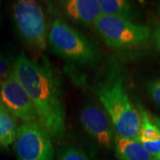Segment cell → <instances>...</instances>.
<instances>
[{
	"instance_id": "7c38bea8",
	"label": "cell",
	"mask_w": 160,
	"mask_h": 160,
	"mask_svg": "<svg viewBox=\"0 0 160 160\" xmlns=\"http://www.w3.org/2000/svg\"><path fill=\"white\" fill-rule=\"evenodd\" d=\"M18 120L0 102V148L8 149L13 145L18 128Z\"/></svg>"
},
{
	"instance_id": "5bb4252c",
	"label": "cell",
	"mask_w": 160,
	"mask_h": 160,
	"mask_svg": "<svg viewBox=\"0 0 160 160\" xmlns=\"http://www.w3.org/2000/svg\"><path fill=\"white\" fill-rule=\"evenodd\" d=\"M58 160H90L87 155L82 149L75 148V147H68L63 149L60 154Z\"/></svg>"
},
{
	"instance_id": "2e32d148",
	"label": "cell",
	"mask_w": 160,
	"mask_h": 160,
	"mask_svg": "<svg viewBox=\"0 0 160 160\" xmlns=\"http://www.w3.org/2000/svg\"><path fill=\"white\" fill-rule=\"evenodd\" d=\"M12 72V67H10L8 62L0 54V82L6 79Z\"/></svg>"
},
{
	"instance_id": "ffe728a7",
	"label": "cell",
	"mask_w": 160,
	"mask_h": 160,
	"mask_svg": "<svg viewBox=\"0 0 160 160\" xmlns=\"http://www.w3.org/2000/svg\"><path fill=\"white\" fill-rule=\"evenodd\" d=\"M0 5H1V2H0Z\"/></svg>"
},
{
	"instance_id": "9c48e42d",
	"label": "cell",
	"mask_w": 160,
	"mask_h": 160,
	"mask_svg": "<svg viewBox=\"0 0 160 160\" xmlns=\"http://www.w3.org/2000/svg\"><path fill=\"white\" fill-rule=\"evenodd\" d=\"M141 115V128L138 141L152 158H160V118L154 117L144 109L138 106Z\"/></svg>"
},
{
	"instance_id": "30bf717a",
	"label": "cell",
	"mask_w": 160,
	"mask_h": 160,
	"mask_svg": "<svg viewBox=\"0 0 160 160\" xmlns=\"http://www.w3.org/2000/svg\"><path fill=\"white\" fill-rule=\"evenodd\" d=\"M62 5L67 16L83 24H93L102 14L98 0H67Z\"/></svg>"
},
{
	"instance_id": "4fadbf2b",
	"label": "cell",
	"mask_w": 160,
	"mask_h": 160,
	"mask_svg": "<svg viewBox=\"0 0 160 160\" xmlns=\"http://www.w3.org/2000/svg\"><path fill=\"white\" fill-rule=\"evenodd\" d=\"M101 13L107 16L132 20L131 3L126 0H98Z\"/></svg>"
},
{
	"instance_id": "6da1fadb",
	"label": "cell",
	"mask_w": 160,
	"mask_h": 160,
	"mask_svg": "<svg viewBox=\"0 0 160 160\" xmlns=\"http://www.w3.org/2000/svg\"><path fill=\"white\" fill-rule=\"evenodd\" d=\"M12 71L33 103L40 126L52 137L62 138L66 130L62 92L57 73L47 59L39 63L22 52Z\"/></svg>"
},
{
	"instance_id": "277c9868",
	"label": "cell",
	"mask_w": 160,
	"mask_h": 160,
	"mask_svg": "<svg viewBox=\"0 0 160 160\" xmlns=\"http://www.w3.org/2000/svg\"><path fill=\"white\" fill-rule=\"evenodd\" d=\"M12 13L23 41L34 49L44 51L49 30L42 6L33 0H19L12 5Z\"/></svg>"
},
{
	"instance_id": "8992f818",
	"label": "cell",
	"mask_w": 160,
	"mask_h": 160,
	"mask_svg": "<svg viewBox=\"0 0 160 160\" xmlns=\"http://www.w3.org/2000/svg\"><path fill=\"white\" fill-rule=\"evenodd\" d=\"M13 147L18 160H53L50 136L38 122L22 123L19 126Z\"/></svg>"
},
{
	"instance_id": "7a4b0ae2",
	"label": "cell",
	"mask_w": 160,
	"mask_h": 160,
	"mask_svg": "<svg viewBox=\"0 0 160 160\" xmlns=\"http://www.w3.org/2000/svg\"><path fill=\"white\" fill-rule=\"evenodd\" d=\"M95 92L116 133L125 139L138 141L141 115L128 96L121 72H111L98 83Z\"/></svg>"
},
{
	"instance_id": "3957f363",
	"label": "cell",
	"mask_w": 160,
	"mask_h": 160,
	"mask_svg": "<svg viewBox=\"0 0 160 160\" xmlns=\"http://www.w3.org/2000/svg\"><path fill=\"white\" fill-rule=\"evenodd\" d=\"M48 41L52 50L64 59L82 65H92L97 61L94 46L84 35L62 20L52 22Z\"/></svg>"
},
{
	"instance_id": "e0dca14e",
	"label": "cell",
	"mask_w": 160,
	"mask_h": 160,
	"mask_svg": "<svg viewBox=\"0 0 160 160\" xmlns=\"http://www.w3.org/2000/svg\"><path fill=\"white\" fill-rule=\"evenodd\" d=\"M153 38H154L155 45L157 46V49L160 52V25H158L154 30Z\"/></svg>"
},
{
	"instance_id": "8fae6325",
	"label": "cell",
	"mask_w": 160,
	"mask_h": 160,
	"mask_svg": "<svg viewBox=\"0 0 160 160\" xmlns=\"http://www.w3.org/2000/svg\"><path fill=\"white\" fill-rule=\"evenodd\" d=\"M115 152L119 160H152V156L137 140L125 139L117 133L114 138Z\"/></svg>"
},
{
	"instance_id": "ba28073f",
	"label": "cell",
	"mask_w": 160,
	"mask_h": 160,
	"mask_svg": "<svg viewBox=\"0 0 160 160\" xmlns=\"http://www.w3.org/2000/svg\"><path fill=\"white\" fill-rule=\"evenodd\" d=\"M81 123L86 131L101 146L110 149L113 143L111 122L108 115L95 105H87L80 113Z\"/></svg>"
},
{
	"instance_id": "52a82bcc",
	"label": "cell",
	"mask_w": 160,
	"mask_h": 160,
	"mask_svg": "<svg viewBox=\"0 0 160 160\" xmlns=\"http://www.w3.org/2000/svg\"><path fill=\"white\" fill-rule=\"evenodd\" d=\"M0 102L22 123L38 122L33 103L12 71L6 79L0 82Z\"/></svg>"
},
{
	"instance_id": "d6986e66",
	"label": "cell",
	"mask_w": 160,
	"mask_h": 160,
	"mask_svg": "<svg viewBox=\"0 0 160 160\" xmlns=\"http://www.w3.org/2000/svg\"><path fill=\"white\" fill-rule=\"evenodd\" d=\"M158 14H159V16H160V6H159V9H158Z\"/></svg>"
},
{
	"instance_id": "ac0fdd59",
	"label": "cell",
	"mask_w": 160,
	"mask_h": 160,
	"mask_svg": "<svg viewBox=\"0 0 160 160\" xmlns=\"http://www.w3.org/2000/svg\"><path fill=\"white\" fill-rule=\"evenodd\" d=\"M152 160H160V158H153Z\"/></svg>"
},
{
	"instance_id": "5b68a950",
	"label": "cell",
	"mask_w": 160,
	"mask_h": 160,
	"mask_svg": "<svg viewBox=\"0 0 160 160\" xmlns=\"http://www.w3.org/2000/svg\"><path fill=\"white\" fill-rule=\"evenodd\" d=\"M97 34L113 49L131 48L149 39L150 29L147 26L125 18L101 14L92 24Z\"/></svg>"
},
{
	"instance_id": "9a60e30c",
	"label": "cell",
	"mask_w": 160,
	"mask_h": 160,
	"mask_svg": "<svg viewBox=\"0 0 160 160\" xmlns=\"http://www.w3.org/2000/svg\"><path fill=\"white\" fill-rule=\"evenodd\" d=\"M147 89L151 99L160 107V78L150 81L147 86Z\"/></svg>"
}]
</instances>
